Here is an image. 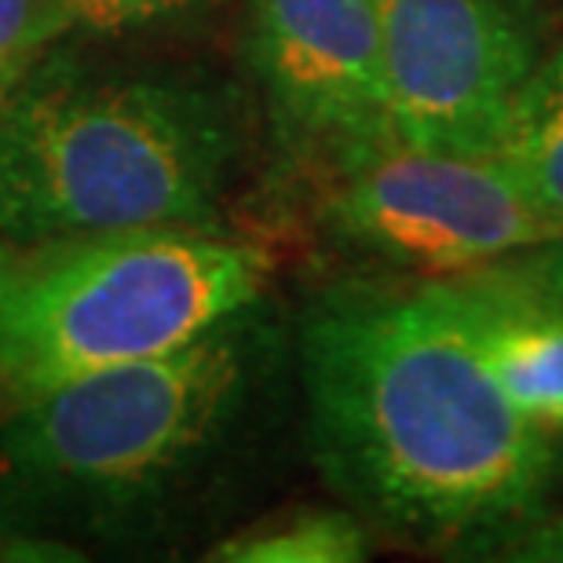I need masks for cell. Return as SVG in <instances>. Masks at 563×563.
<instances>
[{"instance_id": "cell-1", "label": "cell", "mask_w": 563, "mask_h": 563, "mask_svg": "<svg viewBox=\"0 0 563 563\" xmlns=\"http://www.w3.org/2000/svg\"><path fill=\"white\" fill-rule=\"evenodd\" d=\"M292 363L311 461L366 527L479 556L545 523L560 443L501 396L435 278L314 289Z\"/></svg>"}, {"instance_id": "cell-2", "label": "cell", "mask_w": 563, "mask_h": 563, "mask_svg": "<svg viewBox=\"0 0 563 563\" xmlns=\"http://www.w3.org/2000/svg\"><path fill=\"white\" fill-rule=\"evenodd\" d=\"M286 341L264 300L173 352L11 402L4 509L33 531L146 538L253 432Z\"/></svg>"}, {"instance_id": "cell-3", "label": "cell", "mask_w": 563, "mask_h": 563, "mask_svg": "<svg viewBox=\"0 0 563 563\" xmlns=\"http://www.w3.org/2000/svg\"><path fill=\"white\" fill-rule=\"evenodd\" d=\"M239 154L228 85L44 52L0 88V242L217 231Z\"/></svg>"}, {"instance_id": "cell-4", "label": "cell", "mask_w": 563, "mask_h": 563, "mask_svg": "<svg viewBox=\"0 0 563 563\" xmlns=\"http://www.w3.org/2000/svg\"><path fill=\"white\" fill-rule=\"evenodd\" d=\"M272 261L220 231H103L0 242V396L173 352L264 300Z\"/></svg>"}, {"instance_id": "cell-5", "label": "cell", "mask_w": 563, "mask_h": 563, "mask_svg": "<svg viewBox=\"0 0 563 563\" xmlns=\"http://www.w3.org/2000/svg\"><path fill=\"white\" fill-rule=\"evenodd\" d=\"M308 195L322 239L369 275L446 278L560 239L498 154L388 140Z\"/></svg>"}, {"instance_id": "cell-6", "label": "cell", "mask_w": 563, "mask_h": 563, "mask_svg": "<svg viewBox=\"0 0 563 563\" xmlns=\"http://www.w3.org/2000/svg\"><path fill=\"white\" fill-rule=\"evenodd\" d=\"M245 66L289 184L396 140L374 0H250Z\"/></svg>"}, {"instance_id": "cell-7", "label": "cell", "mask_w": 563, "mask_h": 563, "mask_svg": "<svg viewBox=\"0 0 563 563\" xmlns=\"http://www.w3.org/2000/svg\"><path fill=\"white\" fill-rule=\"evenodd\" d=\"M396 140L494 154L549 48L538 0H374Z\"/></svg>"}, {"instance_id": "cell-8", "label": "cell", "mask_w": 563, "mask_h": 563, "mask_svg": "<svg viewBox=\"0 0 563 563\" xmlns=\"http://www.w3.org/2000/svg\"><path fill=\"white\" fill-rule=\"evenodd\" d=\"M479 363L516 413L549 439H563V300L520 264L498 261L435 278Z\"/></svg>"}, {"instance_id": "cell-9", "label": "cell", "mask_w": 563, "mask_h": 563, "mask_svg": "<svg viewBox=\"0 0 563 563\" xmlns=\"http://www.w3.org/2000/svg\"><path fill=\"white\" fill-rule=\"evenodd\" d=\"M494 154L563 234V37L549 41L542 63L520 88Z\"/></svg>"}, {"instance_id": "cell-10", "label": "cell", "mask_w": 563, "mask_h": 563, "mask_svg": "<svg viewBox=\"0 0 563 563\" xmlns=\"http://www.w3.org/2000/svg\"><path fill=\"white\" fill-rule=\"evenodd\" d=\"M369 556V527L347 509L300 505L209 549L220 563H355Z\"/></svg>"}, {"instance_id": "cell-11", "label": "cell", "mask_w": 563, "mask_h": 563, "mask_svg": "<svg viewBox=\"0 0 563 563\" xmlns=\"http://www.w3.org/2000/svg\"><path fill=\"white\" fill-rule=\"evenodd\" d=\"M66 30L55 0H0V88L11 85Z\"/></svg>"}, {"instance_id": "cell-12", "label": "cell", "mask_w": 563, "mask_h": 563, "mask_svg": "<svg viewBox=\"0 0 563 563\" xmlns=\"http://www.w3.org/2000/svg\"><path fill=\"white\" fill-rule=\"evenodd\" d=\"M66 30L88 33H121L143 30L165 19H184L195 11H209L223 0H55Z\"/></svg>"}, {"instance_id": "cell-13", "label": "cell", "mask_w": 563, "mask_h": 563, "mask_svg": "<svg viewBox=\"0 0 563 563\" xmlns=\"http://www.w3.org/2000/svg\"><path fill=\"white\" fill-rule=\"evenodd\" d=\"M512 264H520L538 286L553 292L556 300H563V234L553 242L538 245V250H531V253L512 256Z\"/></svg>"}, {"instance_id": "cell-14", "label": "cell", "mask_w": 563, "mask_h": 563, "mask_svg": "<svg viewBox=\"0 0 563 563\" xmlns=\"http://www.w3.org/2000/svg\"><path fill=\"white\" fill-rule=\"evenodd\" d=\"M516 549H527L523 556H553V560H560L563 556V523H538Z\"/></svg>"}, {"instance_id": "cell-15", "label": "cell", "mask_w": 563, "mask_h": 563, "mask_svg": "<svg viewBox=\"0 0 563 563\" xmlns=\"http://www.w3.org/2000/svg\"><path fill=\"white\" fill-rule=\"evenodd\" d=\"M8 545H26V542H4V534H0V556H11Z\"/></svg>"}]
</instances>
